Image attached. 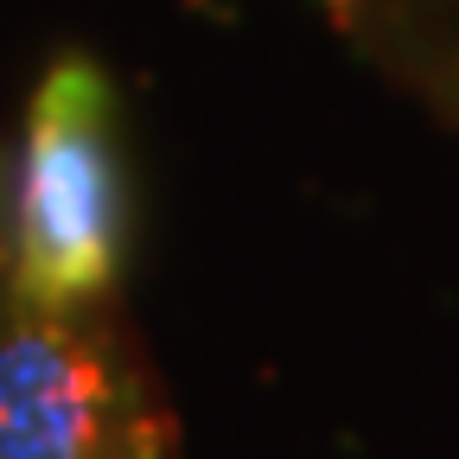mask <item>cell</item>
<instances>
[{"label": "cell", "instance_id": "2", "mask_svg": "<svg viewBox=\"0 0 459 459\" xmlns=\"http://www.w3.org/2000/svg\"><path fill=\"white\" fill-rule=\"evenodd\" d=\"M13 268L51 307L122 300L128 268V141L115 77L90 51H57L39 71L13 134Z\"/></svg>", "mask_w": 459, "mask_h": 459}, {"label": "cell", "instance_id": "1", "mask_svg": "<svg viewBox=\"0 0 459 459\" xmlns=\"http://www.w3.org/2000/svg\"><path fill=\"white\" fill-rule=\"evenodd\" d=\"M13 141H0V459H172L179 415L122 313L51 307L13 268Z\"/></svg>", "mask_w": 459, "mask_h": 459}, {"label": "cell", "instance_id": "3", "mask_svg": "<svg viewBox=\"0 0 459 459\" xmlns=\"http://www.w3.org/2000/svg\"><path fill=\"white\" fill-rule=\"evenodd\" d=\"M364 65L459 134V0H319Z\"/></svg>", "mask_w": 459, "mask_h": 459}]
</instances>
